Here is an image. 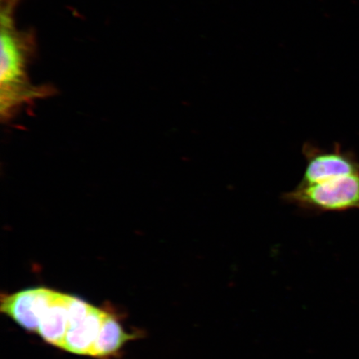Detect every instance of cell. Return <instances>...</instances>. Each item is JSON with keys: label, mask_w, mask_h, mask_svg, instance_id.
I'll return each mask as SVG.
<instances>
[{"label": "cell", "mask_w": 359, "mask_h": 359, "mask_svg": "<svg viewBox=\"0 0 359 359\" xmlns=\"http://www.w3.org/2000/svg\"><path fill=\"white\" fill-rule=\"evenodd\" d=\"M109 313L93 305L87 316L67 330L61 348L79 355L92 356L94 345Z\"/></svg>", "instance_id": "5b68a950"}, {"label": "cell", "mask_w": 359, "mask_h": 359, "mask_svg": "<svg viewBox=\"0 0 359 359\" xmlns=\"http://www.w3.org/2000/svg\"><path fill=\"white\" fill-rule=\"evenodd\" d=\"M136 338L133 334H128L120 324L118 318L110 313L103 323L100 337L94 345L92 356L106 358L114 356L119 353L125 344Z\"/></svg>", "instance_id": "8992f818"}, {"label": "cell", "mask_w": 359, "mask_h": 359, "mask_svg": "<svg viewBox=\"0 0 359 359\" xmlns=\"http://www.w3.org/2000/svg\"><path fill=\"white\" fill-rule=\"evenodd\" d=\"M19 0H0V107L3 118L8 119L25 103L52 95L53 88L35 86L30 82L28 67L36 48L31 31L18 30L15 12Z\"/></svg>", "instance_id": "6da1fadb"}, {"label": "cell", "mask_w": 359, "mask_h": 359, "mask_svg": "<svg viewBox=\"0 0 359 359\" xmlns=\"http://www.w3.org/2000/svg\"><path fill=\"white\" fill-rule=\"evenodd\" d=\"M287 203L309 212L359 210V172L316 185H299L283 196Z\"/></svg>", "instance_id": "7a4b0ae2"}, {"label": "cell", "mask_w": 359, "mask_h": 359, "mask_svg": "<svg viewBox=\"0 0 359 359\" xmlns=\"http://www.w3.org/2000/svg\"><path fill=\"white\" fill-rule=\"evenodd\" d=\"M39 313V334L45 342L61 348L69 330L72 296L50 290Z\"/></svg>", "instance_id": "277c9868"}, {"label": "cell", "mask_w": 359, "mask_h": 359, "mask_svg": "<svg viewBox=\"0 0 359 359\" xmlns=\"http://www.w3.org/2000/svg\"><path fill=\"white\" fill-rule=\"evenodd\" d=\"M302 152L306 165L299 185H316L359 172L358 161L352 154L343 151L339 145L333 149L325 150L306 142Z\"/></svg>", "instance_id": "3957f363"}]
</instances>
